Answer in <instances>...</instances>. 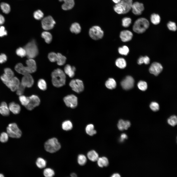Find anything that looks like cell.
<instances>
[{"mask_svg": "<svg viewBox=\"0 0 177 177\" xmlns=\"http://www.w3.org/2000/svg\"><path fill=\"white\" fill-rule=\"evenodd\" d=\"M26 66L21 63L17 64L15 67V70L19 74L23 75L35 72L37 69L35 61L33 59H29L26 61Z\"/></svg>", "mask_w": 177, "mask_h": 177, "instance_id": "6da1fadb", "label": "cell"}, {"mask_svg": "<svg viewBox=\"0 0 177 177\" xmlns=\"http://www.w3.org/2000/svg\"><path fill=\"white\" fill-rule=\"evenodd\" d=\"M37 86L39 88L42 90H45L47 88V86L45 81L43 79H40L38 81Z\"/></svg>", "mask_w": 177, "mask_h": 177, "instance_id": "d590c367", "label": "cell"}, {"mask_svg": "<svg viewBox=\"0 0 177 177\" xmlns=\"http://www.w3.org/2000/svg\"><path fill=\"white\" fill-rule=\"evenodd\" d=\"M116 83L115 80L112 78H110L105 83L106 87L108 88L112 89L115 88L116 86Z\"/></svg>", "mask_w": 177, "mask_h": 177, "instance_id": "83f0119b", "label": "cell"}, {"mask_svg": "<svg viewBox=\"0 0 177 177\" xmlns=\"http://www.w3.org/2000/svg\"><path fill=\"white\" fill-rule=\"evenodd\" d=\"M132 12L134 15H141L144 10L143 4L138 2L133 3L132 7Z\"/></svg>", "mask_w": 177, "mask_h": 177, "instance_id": "2e32d148", "label": "cell"}, {"mask_svg": "<svg viewBox=\"0 0 177 177\" xmlns=\"http://www.w3.org/2000/svg\"><path fill=\"white\" fill-rule=\"evenodd\" d=\"M150 61L149 58L147 56H141L138 59L137 63L139 65H141L143 63L148 64L149 63Z\"/></svg>", "mask_w": 177, "mask_h": 177, "instance_id": "74e56055", "label": "cell"}, {"mask_svg": "<svg viewBox=\"0 0 177 177\" xmlns=\"http://www.w3.org/2000/svg\"><path fill=\"white\" fill-rule=\"evenodd\" d=\"M137 86L140 90L143 91L146 90L148 87L147 83L143 81H140L138 83Z\"/></svg>", "mask_w": 177, "mask_h": 177, "instance_id": "f6af8a7d", "label": "cell"}, {"mask_svg": "<svg viewBox=\"0 0 177 177\" xmlns=\"http://www.w3.org/2000/svg\"><path fill=\"white\" fill-rule=\"evenodd\" d=\"M41 23L44 29L48 30L53 28L56 22L52 17L49 15L44 18L42 20Z\"/></svg>", "mask_w": 177, "mask_h": 177, "instance_id": "9c48e42d", "label": "cell"}, {"mask_svg": "<svg viewBox=\"0 0 177 177\" xmlns=\"http://www.w3.org/2000/svg\"><path fill=\"white\" fill-rule=\"evenodd\" d=\"M57 57V54L54 52H51L49 53L48 55V58L49 60L52 62L56 61Z\"/></svg>", "mask_w": 177, "mask_h": 177, "instance_id": "7dc6e473", "label": "cell"}, {"mask_svg": "<svg viewBox=\"0 0 177 177\" xmlns=\"http://www.w3.org/2000/svg\"><path fill=\"white\" fill-rule=\"evenodd\" d=\"M4 74L9 78H11L14 76V72L9 68H5L4 69Z\"/></svg>", "mask_w": 177, "mask_h": 177, "instance_id": "f907efd6", "label": "cell"}, {"mask_svg": "<svg viewBox=\"0 0 177 177\" xmlns=\"http://www.w3.org/2000/svg\"><path fill=\"white\" fill-rule=\"evenodd\" d=\"M8 137L7 133L4 132L2 133L0 136V141L2 143L7 142L8 139Z\"/></svg>", "mask_w": 177, "mask_h": 177, "instance_id": "816d5d0a", "label": "cell"}, {"mask_svg": "<svg viewBox=\"0 0 177 177\" xmlns=\"http://www.w3.org/2000/svg\"><path fill=\"white\" fill-rule=\"evenodd\" d=\"M149 25L148 20L144 18L137 19L134 22L133 26V30L138 33L144 32L148 28Z\"/></svg>", "mask_w": 177, "mask_h": 177, "instance_id": "277c9868", "label": "cell"}, {"mask_svg": "<svg viewBox=\"0 0 177 177\" xmlns=\"http://www.w3.org/2000/svg\"><path fill=\"white\" fill-rule=\"evenodd\" d=\"M97 161L98 165L100 167L107 166L109 164L108 159L105 157L99 158Z\"/></svg>", "mask_w": 177, "mask_h": 177, "instance_id": "cb8c5ba5", "label": "cell"}, {"mask_svg": "<svg viewBox=\"0 0 177 177\" xmlns=\"http://www.w3.org/2000/svg\"><path fill=\"white\" fill-rule=\"evenodd\" d=\"M85 131L87 134L91 136L96 134L97 133L96 131L94 129V126L92 124H89L87 126Z\"/></svg>", "mask_w": 177, "mask_h": 177, "instance_id": "f1b7e54d", "label": "cell"}, {"mask_svg": "<svg viewBox=\"0 0 177 177\" xmlns=\"http://www.w3.org/2000/svg\"><path fill=\"white\" fill-rule=\"evenodd\" d=\"M6 130L9 136L11 138H18L21 136L22 132L16 123L9 124Z\"/></svg>", "mask_w": 177, "mask_h": 177, "instance_id": "52a82bcc", "label": "cell"}, {"mask_svg": "<svg viewBox=\"0 0 177 177\" xmlns=\"http://www.w3.org/2000/svg\"><path fill=\"white\" fill-rule=\"evenodd\" d=\"M71 176L72 177H77L76 175L74 173H73L71 174Z\"/></svg>", "mask_w": 177, "mask_h": 177, "instance_id": "6125c7cd", "label": "cell"}, {"mask_svg": "<svg viewBox=\"0 0 177 177\" xmlns=\"http://www.w3.org/2000/svg\"><path fill=\"white\" fill-rule=\"evenodd\" d=\"M5 22V19L4 17L0 14V25L3 24Z\"/></svg>", "mask_w": 177, "mask_h": 177, "instance_id": "680465c9", "label": "cell"}, {"mask_svg": "<svg viewBox=\"0 0 177 177\" xmlns=\"http://www.w3.org/2000/svg\"><path fill=\"white\" fill-rule=\"evenodd\" d=\"M163 67L162 65L157 62H154L151 65L149 68L150 73L154 75H158L162 71Z\"/></svg>", "mask_w": 177, "mask_h": 177, "instance_id": "5bb4252c", "label": "cell"}, {"mask_svg": "<svg viewBox=\"0 0 177 177\" xmlns=\"http://www.w3.org/2000/svg\"><path fill=\"white\" fill-rule=\"evenodd\" d=\"M113 2L116 4H117L120 2L121 0H112Z\"/></svg>", "mask_w": 177, "mask_h": 177, "instance_id": "94428289", "label": "cell"}, {"mask_svg": "<svg viewBox=\"0 0 177 177\" xmlns=\"http://www.w3.org/2000/svg\"><path fill=\"white\" fill-rule=\"evenodd\" d=\"M134 80L130 76H127L121 82V85L124 89L128 90L132 88L134 86Z\"/></svg>", "mask_w": 177, "mask_h": 177, "instance_id": "4fadbf2b", "label": "cell"}, {"mask_svg": "<svg viewBox=\"0 0 177 177\" xmlns=\"http://www.w3.org/2000/svg\"><path fill=\"white\" fill-rule=\"evenodd\" d=\"M87 159L86 156L82 154L79 155L77 157V162L81 165H83L86 163Z\"/></svg>", "mask_w": 177, "mask_h": 177, "instance_id": "60d3db41", "label": "cell"}, {"mask_svg": "<svg viewBox=\"0 0 177 177\" xmlns=\"http://www.w3.org/2000/svg\"><path fill=\"white\" fill-rule=\"evenodd\" d=\"M150 107L151 109L154 111H157L159 110V104L155 102H151L150 104Z\"/></svg>", "mask_w": 177, "mask_h": 177, "instance_id": "db71d44e", "label": "cell"}, {"mask_svg": "<svg viewBox=\"0 0 177 177\" xmlns=\"http://www.w3.org/2000/svg\"><path fill=\"white\" fill-rule=\"evenodd\" d=\"M118 51L121 55H127L129 52V49L127 46L124 45L119 47L118 49Z\"/></svg>", "mask_w": 177, "mask_h": 177, "instance_id": "7bdbcfd3", "label": "cell"}, {"mask_svg": "<svg viewBox=\"0 0 177 177\" xmlns=\"http://www.w3.org/2000/svg\"><path fill=\"white\" fill-rule=\"evenodd\" d=\"M168 28L170 30L175 31L177 29V27L175 23L174 22L170 21L167 24Z\"/></svg>", "mask_w": 177, "mask_h": 177, "instance_id": "681fc988", "label": "cell"}, {"mask_svg": "<svg viewBox=\"0 0 177 177\" xmlns=\"http://www.w3.org/2000/svg\"><path fill=\"white\" fill-rule=\"evenodd\" d=\"M45 150L47 152L53 153L58 151L61 148L60 143L55 137L52 138L47 140L44 145Z\"/></svg>", "mask_w": 177, "mask_h": 177, "instance_id": "8992f818", "label": "cell"}, {"mask_svg": "<svg viewBox=\"0 0 177 177\" xmlns=\"http://www.w3.org/2000/svg\"><path fill=\"white\" fill-rule=\"evenodd\" d=\"M8 107L10 111L15 114H19L21 110L20 105L14 102L10 103L9 104Z\"/></svg>", "mask_w": 177, "mask_h": 177, "instance_id": "ffe728a7", "label": "cell"}, {"mask_svg": "<svg viewBox=\"0 0 177 177\" xmlns=\"http://www.w3.org/2000/svg\"><path fill=\"white\" fill-rule=\"evenodd\" d=\"M44 14L40 10H37L33 13L34 18L37 20H40L43 18Z\"/></svg>", "mask_w": 177, "mask_h": 177, "instance_id": "bcb514c9", "label": "cell"}, {"mask_svg": "<svg viewBox=\"0 0 177 177\" xmlns=\"http://www.w3.org/2000/svg\"><path fill=\"white\" fill-rule=\"evenodd\" d=\"M71 31L76 34L79 33L81 31V28L80 24L77 22L73 23L70 28Z\"/></svg>", "mask_w": 177, "mask_h": 177, "instance_id": "4316f807", "label": "cell"}, {"mask_svg": "<svg viewBox=\"0 0 177 177\" xmlns=\"http://www.w3.org/2000/svg\"><path fill=\"white\" fill-rule=\"evenodd\" d=\"M44 176L46 177H52L55 174L54 170L50 168H47L44 169L43 171Z\"/></svg>", "mask_w": 177, "mask_h": 177, "instance_id": "8d00e7d4", "label": "cell"}, {"mask_svg": "<svg viewBox=\"0 0 177 177\" xmlns=\"http://www.w3.org/2000/svg\"><path fill=\"white\" fill-rule=\"evenodd\" d=\"M41 36L44 39L47 43L49 44L51 42L52 40V36L49 32L46 31L43 32L42 33Z\"/></svg>", "mask_w": 177, "mask_h": 177, "instance_id": "4dcf8cb0", "label": "cell"}, {"mask_svg": "<svg viewBox=\"0 0 177 177\" xmlns=\"http://www.w3.org/2000/svg\"><path fill=\"white\" fill-rule=\"evenodd\" d=\"M36 164L39 168L42 169L44 168L46 165V161L42 158H38L36 162Z\"/></svg>", "mask_w": 177, "mask_h": 177, "instance_id": "836d02e7", "label": "cell"}, {"mask_svg": "<svg viewBox=\"0 0 177 177\" xmlns=\"http://www.w3.org/2000/svg\"><path fill=\"white\" fill-rule=\"evenodd\" d=\"M19 99L21 104L25 106H26L29 102L28 97L24 95L19 96Z\"/></svg>", "mask_w": 177, "mask_h": 177, "instance_id": "ab89813d", "label": "cell"}, {"mask_svg": "<svg viewBox=\"0 0 177 177\" xmlns=\"http://www.w3.org/2000/svg\"><path fill=\"white\" fill-rule=\"evenodd\" d=\"M4 177V176L2 174H0V177Z\"/></svg>", "mask_w": 177, "mask_h": 177, "instance_id": "be15d7a7", "label": "cell"}, {"mask_svg": "<svg viewBox=\"0 0 177 177\" xmlns=\"http://www.w3.org/2000/svg\"><path fill=\"white\" fill-rule=\"evenodd\" d=\"M26 55L29 59H33L38 55L39 51L36 42L33 40L28 43L24 47Z\"/></svg>", "mask_w": 177, "mask_h": 177, "instance_id": "5b68a950", "label": "cell"}, {"mask_svg": "<svg viewBox=\"0 0 177 177\" xmlns=\"http://www.w3.org/2000/svg\"><path fill=\"white\" fill-rule=\"evenodd\" d=\"M28 97L29 102L25 107L27 110H32L35 107L39 105L40 103V100L39 97L36 95H33Z\"/></svg>", "mask_w": 177, "mask_h": 177, "instance_id": "7c38bea8", "label": "cell"}, {"mask_svg": "<svg viewBox=\"0 0 177 177\" xmlns=\"http://www.w3.org/2000/svg\"><path fill=\"white\" fill-rule=\"evenodd\" d=\"M150 21L153 24L156 25L159 23L161 18L160 15L157 14L153 13L151 15Z\"/></svg>", "mask_w": 177, "mask_h": 177, "instance_id": "d6a6232c", "label": "cell"}, {"mask_svg": "<svg viewBox=\"0 0 177 177\" xmlns=\"http://www.w3.org/2000/svg\"><path fill=\"white\" fill-rule=\"evenodd\" d=\"M89 33L90 37L95 40L102 38L104 34L103 31L99 26H93L90 28Z\"/></svg>", "mask_w": 177, "mask_h": 177, "instance_id": "ba28073f", "label": "cell"}, {"mask_svg": "<svg viewBox=\"0 0 177 177\" xmlns=\"http://www.w3.org/2000/svg\"><path fill=\"white\" fill-rule=\"evenodd\" d=\"M0 7L4 13L7 14L10 12V7L8 4L4 2H2L0 4Z\"/></svg>", "mask_w": 177, "mask_h": 177, "instance_id": "f35d334b", "label": "cell"}, {"mask_svg": "<svg viewBox=\"0 0 177 177\" xmlns=\"http://www.w3.org/2000/svg\"><path fill=\"white\" fill-rule=\"evenodd\" d=\"M7 60V57L4 54L0 55V63H2L5 62Z\"/></svg>", "mask_w": 177, "mask_h": 177, "instance_id": "9f6ffc18", "label": "cell"}, {"mask_svg": "<svg viewBox=\"0 0 177 177\" xmlns=\"http://www.w3.org/2000/svg\"><path fill=\"white\" fill-rule=\"evenodd\" d=\"M16 52L17 55L21 57H24L26 55V51L24 48H19L16 49Z\"/></svg>", "mask_w": 177, "mask_h": 177, "instance_id": "c3c4849f", "label": "cell"}, {"mask_svg": "<svg viewBox=\"0 0 177 177\" xmlns=\"http://www.w3.org/2000/svg\"><path fill=\"white\" fill-rule=\"evenodd\" d=\"M131 125V123L129 121L120 119L118 121L117 126L119 130L122 131L124 130H127L130 127Z\"/></svg>", "mask_w": 177, "mask_h": 177, "instance_id": "d6986e66", "label": "cell"}, {"mask_svg": "<svg viewBox=\"0 0 177 177\" xmlns=\"http://www.w3.org/2000/svg\"><path fill=\"white\" fill-rule=\"evenodd\" d=\"M7 34V32L4 27L0 26V37H2Z\"/></svg>", "mask_w": 177, "mask_h": 177, "instance_id": "11a10c76", "label": "cell"}, {"mask_svg": "<svg viewBox=\"0 0 177 177\" xmlns=\"http://www.w3.org/2000/svg\"><path fill=\"white\" fill-rule=\"evenodd\" d=\"M0 113L4 116H8L10 114V110L6 103L2 102L0 105Z\"/></svg>", "mask_w": 177, "mask_h": 177, "instance_id": "44dd1931", "label": "cell"}, {"mask_svg": "<svg viewBox=\"0 0 177 177\" xmlns=\"http://www.w3.org/2000/svg\"><path fill=\"white\" fill-rule=\"evenodd\" d=\"M75 70V67L71 66L69 64L66 65L64 68L65 73L71 78H72L74 76Z\"/></svg>", "mask_w": 177, "mask_h": 177, "instance_id": "7402d4cb", "label": "cell"}, {"mask_svg": "<svg viewBox=\"0 0 177 177\" xmlns=\"http://www.w3.org/2000/svg\"><path fill=\"white\" fill-rule=\"evenodd\" d=\"M73 127L72 123L69 120H66L63 122L62 124V129L66 131H69L71 130Z\"/></svg>", "mask_w": 177, "mask_h": 177, "instance_id": "1f68e13d", "label": "cell"}, {"mask_svg": "<svg viewBox=\"0 0 177 177\" xmlns=\"http://www.w3.org/2000/svg\"><path fill=\"white\" fill-rule=\"evenodd\" d=\"M128 138V137L127 135L124 133H123L121 134L120 136V138L119 139L120 142H123L125 139H126Z\"/></svg>", "mask_w": 177, "mask_h": 177, "instance_id": "6f0895ef", "label": "cell"}, {"mask_svg": "<svg viewBox=\"0 0 177 177\" xmlns=\"http://www.w3.org/2000/svg\"><path fill=\"white\" fill-rule=\"evenodd\" d=\"M51 76L52 83L54 86L59 88L65 85L66 76L61 69L59 68L54 70L52 72Z\"/></svg>", "mask_w": 177, "mask_h": 177, "instance_id": "7a4b0ae2", "label": "cell"}, {"mask_svg": "<svg viewBox=\"0 0 177 177\" xmlns=\"http://www.w3.org/2000/svg\"><path fill=\"white\" fill-rule=\"evenodd\" d=\"M131 22L132 19L128 17H124L122 20V25L124 27H128L130 26Z\"/></svg>", "mask_w": 177, "mask_h": 177, "instance_id": "b9f144b4", "label": "cell"}, {"mask_svg": "<svg viewBox=\"0 0 177 177\" xmlns=\"http://www.w3.org/2000/svg\"><path fill=\"white\" fill-rule=\"evenodd\" d=\"M133 34L130 31L127 30H123L120 33V37L123 42H126L131 40L133 37Z\"/></svg>", "mask_w": 177, "mask_h": 177, "instance_id": "e0dca14e", "label": "cell"}, {"mask_svg": "<svg viewBox=\"0 0 177 177\" xmlns=\"http://www.w3.org/2000/svg\"><path fill=\"white\" fill-rule=\"evenodd\" d=\"M69 85L72 89L75 92L79 93L84 89V85L82 81L79 79H73L70 82Z\"/></svg>", "mask_w": 177, "mask_h": 177, "instance_id": "30bf717a", "label": "cell"}, {"mask_svg": "<svg viewBox=\"0 0 177 177\" xmlns=\"http://www.w3.org/2000/svg\"><path fill=\"white\" fill-rule=\"evenodd\" d=\"M57 54L58 57L56 62L57 64L60 66L63 65L66 61V57L59 53H58Z\"/></svg>", "mask_w": 177, "mask_h": 177, "instance_id": "e575fe53", "label": "cell"}, {"mask_svg": "<svg viewBox=\"0 0 177 177\" xmlns=\"http://www.w3.org/2000/svg\"><path fill=\"white\" fill-rule=\"evenodd\" d=\"M87 156L88 159L92 162L97 161L99 157L98 153L95 150H91L88 152Z\"/></svg>", "mask_w": 177, "mask_h": 177, "instance_id": "484cf974", "label": "cell"}, {"mask_svg": "<svg viewBox=\"0 0 177 177\" xmlns=\"http://www.w3.org/2000/svg\"><path fill=\"white\" fill-rule=\"evenodd\" d=\"M63 101L66 105L72 108H75L77 105V98L73 94L68 95L64 97Z\"/></svg>", "mask_w": 177, "mask_h": 177, "instance_id": "8fae6325", "label": "cell"}, {"mask_svg": "<svg viewBox=\"0 0 177 177\" xmlns=\"http://www.w3.org/2000/svg\"><path fill=\"white\" fill-rule=\"evenodd\" d=\"M115 64L117 66L121 69L124 68L126 66V61L125 59L122 58L118 59L116 61Z\"/></svg>", "mask_w": 177, "mask_h": 177, "instance_id": "f546056e", "label": "cell"}, {"mask_svg": "<svg viewBox=\"0 0 177 177\" xmlns=\"http://www.w3.org/2000/svg\"><path fill=\"white\" fill-rule=\"evenodd\" d=\"M60 2L63 1L64 3L62 5V9L65 10L71 9L74 7L75 3L74 0H59Z\"/></svg>", "mask_w": 177, "mask_h": 177, "instance_id": "ac0fdd59", "label": "cell"}, {"mask_svg": "<svg viewBox=\"0 0 177 177\" xmlns=\"http://www.w3.org/2000/svg\"><path fill=\"white\" fill-rule=\"evenodd\" d=\"M25 87L22 85L20 84L16 90V93L19 96L22 95L24 92Z\"/></svg>", "mask_w": 177, "mask_h": 177, "instance_id": "f5cc1de1", "label": "cell"}, {"mask_svg": "<svg viewBox=\"0 0 177 177\" xmlns=\"http://www.w3.org/2000/svg\"><path fill=\"white\" fill-rule=\"evenodd\" d=\"M114 11L119 14H125V8L122 3L121 2L116 4L114 7Z\"/></svg>", "mask_w": 177, "mask_h": 177, "instance_id": "603a6c76", "label": "cell"}, {"mask_svg": "<svg viewBox=\"0 0 177 177\" xmlns=\"http://www.w3.org/2000/svg\"><path fill=\"white\" fill-rule=\"evenodd\" d=\"M167 122L169 124L173 126H174L177 124V117L175 115L171 116L167 120Z\"/></svg>", "mask_w": 177, "mask_h": 177, "instance_id": "ee69618b", "label": "cell"}, {"mask_svg": "<svg viewBox=\"0 0 177 177\" xmlns=\"http://www.w3.org/2000/svg\"><path fill=\"white\" fill-rule=\"evenodd\" d=\"M121 2L125 8V14L128 13L131 9L133 3L132 0H121Z\"/></svg>", "mask_w": 177, "mask_h": 177, "instance_id": "d4e9b609", "label": "cell"}, {"mask_svg": "<svg viewBox=\"0 0 177 177\" xmlns=\"http://www.w3.org/2000/svg\"><path fill=\"white\" fill-rule=\"evenodd\" d=\"M20 83L25 88L31 87L34 83L33 79L30 74L24 75Z\"/></svg>", "mask_w": 177, "mask_h": 177, "instance_id": "9a60e30c", "label": "cell"}, {"mask_svg": "<svg viewBox=\"0 0 177 177\" xmlns=\"http://www.w3.org/2000/svg\"><path fill=\"white\" fill-rule=\"evenodd\" d=\"M0 78L3 83L12 91H16L20 84L19 79L16 77L9 78L4 74Z\"/></svg>", "mask_w": 177, "mask_h": 177, "instance_id": "3957f363", "label": "cell"}, {"mask_svg": "<svg viewBox=\"0 0 177 177\" xmlns=\"http://www.w3.org/2000/svg\"><path fill=\"white\" fill-rule=\"evenodd\" d=\"M111 177H120V175L118 173H115L113 174Z\"/></svg>", "mask_w": 177, "mask_h": 177, "instance_id": "91938a15", "label": "cell"}]
</instances>
